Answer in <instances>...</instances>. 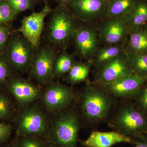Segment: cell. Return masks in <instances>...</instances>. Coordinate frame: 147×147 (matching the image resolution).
<instances>
[{
	"label": "cell",
	"instance_id": "1",
	"mask_svg": "<svg viewBox=\"0 0 147 147\" xmlns=\"http://www.w3.org/2000/svg\"><path fill=\"white\" fill-rule=\"evenodd\" d=\"M78 98L77 111L81 120L94 129L108 122L118 102L104 86L88 81Z\"/></svg>",
	"mask_w": 147,
	"mask_h": 147
},
{
	"label": "cell",
	"instance_id": "2",
	"mask_svg": "<svg viewBox=\"0 0 147 147\" xmlns=\"http://www.w3.org/2000/svg\"><path fill=\"white\" fill-rule=\"evenodd\" d=\"M49 15L42 33L43 43L59 50L65 49L72 39L77 18L68 7L64 5L59 4Z\"/></svg>",
	"mask_w": 147,
	"mask_h": 147
},
{
	"label": "cell",
	"instance_id": "3",
	"mask_svg": "<svg viewBox=\"0 0 147 147\" xmlns=\"http://www.w3.org/2000/svg\"><path fill=\"white\" fill-rule=\"evenodd\" d=\"M107 123L114 131L132 138L147 133V114L133 100H118Z\"/></svg>",
	"mask_w": 147,
	"mask_h": 147
},
{
	"label": "cell",
	"instance_id": "4",
	"mask_svg": "<svg viewBox=\"0 0 147 147\" xmlns=\"http://www.w3.org/2000/svg\"><path fill=\"white\" fill-rule=\"evenodd\" d=\"M69 105L57 112L51 124L53 144L57 147H77L82 120L76 107Z\"/></svg>",
	"mask_w": 147,
	"mask_h": 147
},
{
	"label": "cell",
	"instance_id": "5",
	"mask_svg": "<svg viewBox=\"0 0 147 147\" xmlns=\"http://www.w3.org/2000/svg\"><path fill=\"white\" fill-rule=\"evenodd\" d=\"M16 134L18 137L50 135L51 124L49 119L35 102L19 110L15 116Z\"/></svg>",
	"mask_w": 147,
	"mask_h": 147
},
{
	"label": "cell",
	"instance_id": "6",
	"mask_svg": "<svg viewBox=\"0 0 147 147\" xmlns=\"http://www.w3.org/2000/svg\"><path fill=\"white\" fill-rule=\"evenodd\" d=\"M36 49L21 34L13 31L3 53L15 71L28 72Z\"/></svg>",
	"mask_w": 147,
	"mask_h": 147
},
{
	"label": "cell",
	"instance_id": "7",
	"mask_svg": "<svg viewBox=\"0 0 147 147\" xmlns=\"http://www.w3.org/2000/svg\"><path fill=\"white\" fill-rule=\"evenodd\" d=\"M60 50L52 45L41 43L36 49L28 71L30 78L40 85L53 82L54 63Z\"/></svg>",
	"mask_w": 147,
	"mask_h": 147
},
{
	"label": "cell",
	"instance_id": "8",
	"mask_svg": "<svg viewBox=\"0 0 147 147\" xmlns=\"http://www.w3.org/2000/svg\"><path fill=\"white\" fill-rule=\"evenodd\" d=\"M4 86L14 98L19 110L38 100L42 93L38 86L19 73H14L10 76Z\"/></svg>",
	"mask_w": 147,
	"mask_h": 147
},
{
	"label": "cell",
	"instance_id": "9",
	"mask_svg": "<svg viewBox=\"0 0 147 147\" xmlns=\"http://www.w3.org/2000/svg\"><path fill=\"white\" fill-rule=\"evenodd\" d=\"M40 98L46 110L57 113L72 104L75 99V93L72 86L52 82L47 85Z\"/></svg>",
	"mask_w": 147,
	"mask_h": 147
},
{
	"label": "cell",
	"instance_id": "10",
	"mask_svg": "<svg viewBox=\"0 0 147 147\" xmlns=\"http://www.w3.org/2000/svg\"><path fill=\"white\" fill-rule=\"evenodd\" d=\"M53 10L50 5L45 3L40 11L33 12L29 16H24L21 20V26L14 31L22 34L36 49H37L42 43L45 18Z\"/></svg>",
	"mask_w": 147,
	"mask_h": 147
},
{
	"label": "cell",
	"instance_id": "11",
	"mask_svg": "<svg viewBox=\"0 0 147 147\" xmlns=\"http://www.w3.org/2000/svg\"><path fill=\"white\" fill-rule=\"evenodd\" d=\"M76 53L90 61L98 50V36L94 29L77 23L72 39Z\"/></svg>",
	"mask_w": 147,
	"mask_h": 147
},
{
	"label": "cell",
	"instance_id": "12",
	"mask_svg": "<svg viewBox=\"0 0 147 147\" xmlns=\"http://www.w3.org/2000/svg\"><path fill=\"white\" fill-rule=\"evenodd\" d=\"M147 81V76L132 74L103 86L117 100H133Z\"/></svg>",
	"mask_w": 147,
	"mask_h": 147
},
{
	"label": "cell",
	"instance_id": "13",
	"mask_svg": "<svg viewBox=\"0 0 147 147\" xmlns=\"http://www.w3.org/2000/svg\"><path fill=\"white\" fill-rule=\"evenodd\" d=\"M129 31L123 17L106 18L100 24L98 38L107 45H121L128 38Z\"/></svg>",
	"mask_w": 147,
	"mask_h": 147
},
{
	"label": "cell",
	"instance_id": "14",
	"mask_svg": "<svg viewBox=\"0 0 147 147\" xmlns=\"http://www.w3.org/2000/svg\"><path fill=\"white\" fill-rule=\"evenodd\" d=\"M134 74L127 61L126 53L97 68L94 82L105 86L124 76Z\"/></svg>",
	"mask_w": 147,
	"mask_h": 147
},
{
	"label": "cell",
	"instance_id": "15",
	"mask_svg": "<svg viewBox=\"0 0 147 147\" xmlns=\"http://www.w3.org/2000/svg\"><path fill=\"white\" fill-rule=\"evenodd\" d=\"M66 5L77 19L89 23L105 16L107 3L102 0H73Z\"/></svg>",
	"mask_w": 147,
	"mask_h": 147
},
{
	"label": "cell",
	"instance_id": "16",
	"mask_svg": "<svg viewBox=\"0 0 147 147\" xmlns=\"http://www.w3.org/2000/svg\"><path fill=\"white\" fill-rule=\"evenodd\" d=\"M134 138L125 136L117 131L103 132L92 131L86 140L80 141L85 147H111L120 143H127L133 145Z\"/></svg>",
	"mask_w": 147,
	"mask_h": 147
},
{
	"label": "cell",
	"instance_id": "17",
	"mask_svg": "<svg viewBox=\"0 0 147 147\" xmlns=\"http://www.w3.org/2000/svg\"><path fill=\"white\" fill-rule=\"evenodd\" d=\"M126 53L121 45H107L98 49L91 62L96 69Z\"/></svg>",
	"mask_w": 147,
	"mask_h": 147
},
{
	"label": "cell",
	"instance_id": "18",
	"mask_svg": "<svg viewBox=\"0 0 147 147\" xmlns=\"http://www.w3.org/2000/svg\"><path fill=\"white\" fill-rule=\"evenodd\" d=\"M139 0H110L107 3L105 19L123 17L131 13Z\"/></svg>",
	"mask_w": 147,
	"mask_h": 147
},
{
	"label": "cell",
	"instance_id": "19",
	"mask_svg": "<svg viewBox=\"0 0 147 147\" xmlns=\"http://www.w3.org/2000/svg\"><path fill=\"white\" fill-rule=\"evenodd\" d=\"M126 53L147 54V31L142 28L129 32Z\"/></svg>",
	"mask_w": 147,
	"mask_h": 147
},
{
	"label": "cell",
	"instance_id": "20",
	"mask_svg": "<svg viewBox=\"0 0 147 147\" xmlns=\"http://www.w3.org/2000/svg\"><path fill=\"white\" fill-rule=\"evenodd\" d=\"M92 66L91 63L89 61L84 62L75 61L66 76L67 83L73 86L75 84L87 82Z\"/></svg>",
	"mask_w": 147,
	"mask_h": 147
},
{
	"label": "cell",
	"instance_id": "21",
	"mask_svg": "<svg viewBox=\"0 0 147 147\" xmlns=\"http://www.w3.org/2000/svg\"><path fill=\"white\" fill-rule=\"evenodd\" d=\"M129 32L140 28L147 20V1H139L133 11L123 16Z\"/></svg>",
	"mask_w": 147,
	"mask_h": 147
},
{
	"label": "cell",
	"instance_id": "22",
	"mask_svg": "<svg viewBox=\"0 0 147 147\" xmlns=\"http://www.w3.org/2000/svg\"><path fill=\"white\" fill-rule=\"evenodd\" d=\"M74 57L67 53L65 49L61 50L58 54L53 69L54 79L66 75L75 62Z\"/></svg>",
	"mask_w": 147,
	"mask_h": 147
},
{
	"label": "cell",
	"instance_id": "23",
	"mask_svg": "<svg viewBox=\"0 0 147 147\" xmlns=\"http://www.w3.org/2000/svg\"><path fill=\"white\" fill-rule=\"evenodd\" d=\"M126 55L132 73L139 76H147V54L126 53Z\"/></svg>",
	"mask_w": 147,
	"mask_h": 147
},
{
	"label": "cell",
	"instance_id": "24",
	"mask_svg": "<svg viewBox=\"0 0 147 147\" xmlns=\"http://www.w3.org/2000/svg\"><path fill=\"white\" fill-rule=\"evenodd\" d=\"M0 88V120L10 119L15 115L16 109L7 94Z\"/></svg>",
	"mask_w": 147,
	"mask_h": 147
},
{
	"label": "cell",
	"instance_id": "25",
	"mask_svg": "<svg viewBox=\"0 0 147 147\" xmlns=\"http://www.w3.org/2000/svg\"><path fill=\"white\" fill-rule=\"evenodd\" d=\"M15 71L3 54H0V88L4 86L7 79Z\"/></svg>",
	"mask_w": 147,
	"mask_h": 147
},
{
	"label": "cell",
	"instance_id": "26",
	"mask_svg": "<svg viewBox=\"0 0 147 147\" xmlns=\"http://www.w3.org/2000/svg\"><path fill=\"white\" fill-rule=\"evenodd\" d=\"M16 16L7 1L0 0V24L10 23Z\"/></svg>",
	"mask_w": 147,
	"mask_h": 147
},
{
	"label": "cell",
	"instance_id": "27",
	"mask_svg": "<svg viewBox=\"0 0 147 147\" xmlns=\"http://www.w3.org/2000/svg\"><path fill=\"white\" fill-rule=\"evenodd\" d=\"M15 15L32 9L34 0H6Z\"/></svg>",
	"mask_w": 147,
	"mask_h": 147
},
{
	"label": "cell",
	"instance_id": "28",
	"mask_svg": "<svg viewBox=\"0 0 147 147\" xmlns=\"http://www.w3.org/2000/svg\"><path fill=\"white\" fill-rule=\"evenodd\" d=\"M20 139L15 143L16 147H46L38 137L34 136L19 137Z\"/></svg>",
	"mask_w": 147,
	"mask_h": 147
},
{
	"label": "cell",
	"instance_id": "29",
	"mask_svg": "<svg viewBox=\"0 0 147 147\" xmlns=\"http://www.w3.org/2000/svg\"><path fill=\"white\" fill-rule=\"evenodd\" d=\"M133 101L137 108L147 114V87L144 85L133 98Z\"/></svg>",
	"mask_w": 147,
	"mask_h": 147
},
{
	"label": "cell",
	"instance_id": "30",
	"mask_svg": "<svg viewBox=\"0 0 147 147\" xmlns=\"http://www.w3.org/2000/svg\"><path fill=\"white\" fill-rule=\"evenodd\" d=\"M9 23L0 24V54H3L11 34L13 32Z\"/></svg>",
	"mask_w": 147,
	"mask_h": 147
},
{
	"label": "cell",
	"instance_id": "31",
	"mask_svg": "<svg viewBox=\"0 0 147 147\" xmlns=\"http://www.w3.org/2000/svg\"><path fill=\"white\" fill-rule=\"evenodd\" d=\"M12 127L9 124L0 121V145L8 140L11 133Z\"/></svg>",
	"mask_w": 147,
	"mask_h": 147
},
{
	"label": "cell",
	"instance_id": "32",
	"mask_svg": "<svg viewBox=\"0 0 147 147\" xmlns=\"http://www.w3.org/2000/svg\"><path fill=\"white\" fill-rule=\"evenodd\" d=\"M134 147H147V135L142 134L139 137L134 138Z\"/></svg>",
	"mask_w": 147,
	"mask_h": 147
},
{
	"label": "cell",
	"instance_id": "33",
	"mask_svg": "<svg viewBox=\"0 0 147 147\" xmlns=\"http://www.w3.org/2000/svg\"><path fill=\"white\" fill-rule=\"evenodd\" d=\"M57 1L59 3V4L66 5L73 0H57Z\"/></svg>",
	"mask_w": 147,
	"mask_h": 147
},
{
	"label": "cell",
	"instance_id": "34",
	"mask_svg": "<svg viewBox=\"0 0 147 147\" xmlns=\"http://www.w3.org/2000/svg\"><path fill=\"white\" fill-rule=\"evenodd\" d=\"M4 147H16L15 146V143H10L6 145Z\"/></svg>",
	"mask_w": 147,
	"mask_h": 147
},
{
	"label": "cell",
	"instance_id": "35",
	"mask_svg": "<svg viewBox=\"0 0 147 147\" xmlns=\"http://www.w3.org/2000/svg\"><path fill=\"white\" fill-rule=\"evenodd\" d=\"M46 147H57L55 145L53 144H50L48 145V146H47Z\"/></svg>",
	"mask_w": 147,
	"mask_h": 147
},
{
	"label": "cell",
	"instance_id": "36",
	"mask_svg": "<svg viewBox=\"0 0 147 147\" xmlns=\"http://www.w3.org/2000/svg\"><path fill=\"white\" fill-rule=\"evenodd\" d=\"M145 29L147 31V20L146 23H145Z\"/></svg>",
	"mask_w": 147,
	"mask_h": 147
},
{
	"label": "cell",
	"instance_id": "37",
	"mask_svg": "<svg viewBox=\"0 0 147 147\" xmlns=\"http://www.w3.org/2000/svg\"><path fill=\"white\" fill-rule=\"evenodd\" d=\"M102 1H103L107 3H108L110 1V0H102Z\"/></svg>",
	"mask_w": 147,
	"mask_h": 147
},
{
	"label": "cell",
	"instance_id": "38",
	"mask_svg": "<svg viewBox=\"0 0 147 147\" xmlns=\"http://www.w3.org/2000/svg\"><path fill=\"white\" fill-rule=\"evenodd\" d=\"M144 86H145L147 87V81L146 82V83L144 85Z\"/></svg>",
	"mask_w": 147,
	"mask_h": 147
},
{
	"label": "cell",
	"instance_id": "39",
	"mask_svg": "<svg viewBox=\"0 0 147 147\" xmlns=\"http://www.w3.org/2000/svg\"><path fill=\"white\" fill-rule=\"evenodd\" d=\"M42 1H47V0H42Z\"/></svg>",
	"mask_w": 147,
	"mask_h": 147
},
{
	"label": "cell",
	"instance_id": "40",
	"mask_svg": "<svg viewBox=\"0 0 147 147\" xmlns=\"http://www.w3.org/2000/svg\"><path fill=\"white\" fill-rule=\"evenodd\" d=\"M146 134H147V133H146Z\"/></svg>",
	"mask_w": 147,
	"mask_h": 147
}]
</instances>
